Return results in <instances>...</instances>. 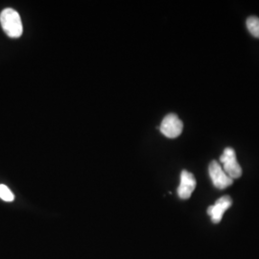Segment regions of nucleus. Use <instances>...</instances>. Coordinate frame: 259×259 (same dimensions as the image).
Returning a JSON list of instances; mask_svg holds the SVG:
<instances>
[{"label":"nucleus","instance_id":"nucleus-1","mask_svg":"<svg viewBox=\"0 0 259 259\" xmlns=\"http://www.w3.org/2000/svg\"><path fill=\"white\" fill-rule=\"evenodd\" d=\"M0 23L4 32L10 37H19L22 35L23 26L19 13L14 9L3 10L0 14Z\"/></svg>","mask_w":259,"mask_h":259},{"label":"nucleus","instance_id":"nucleus-2","mask_svg":"<svg viewBox=\"0 0 259 259\" xmlns=\"http://www.w3.org/2000/svg\"><path fill=\"white\" fill-rule=\"evenodd\" d=\"M220 161L224 164L223 170L232 180L239 179L242 176V168L236 159V154L233 149L231 147L225 149L220 157Z\"/></svg>","mask_w":259,"mask_h":259},{"label":"nucleus","instance_id":"nucleus-3","mask_svg":"<svg viewBox=\"0 0 259 259\" xmlns=\"http://www.w3.org/2000/svg\"><path fill=\"white\" fill-rule=\"evenodd\" d=\"M160 132L168 139H176L184 130V123L175 113L166 115L160 124Z\"/></svg>","mask_w":259,"mask_h":259},{"label":"nucleus","instance_id":"nucleus-4","mask_svg":"<svg viewBox=\"0 0 259 259\" xmlns=\"http://www.w3.org/2000/svg\"><path fill=\"white\" fill-rule=\"evenodd\" d=\"M209 176L212 181V184L218 189H225L231 186L233 183L232 178L228 176L223 170L220 163L216 160H212L208 166Z\"/></svg>","mask_w":259,"mask_h":259},{"label":"nucleus","instance_id":"nucleus-5","mask_svg":"<svg viewBox=\"0 0 259 259\" xmlns=\"http://www.w3.org/2000/svg\"><path fill=\"white\" fill-rule=\"evenodd\" d=\"M232 204V198L230 196H223L216 201L215 204L208 206L207 214L211 217V221L214 224L222 221L223 215Z\"/></svg>","mask_w":259,"mask_h":259},{"label":"nucleus","instance_id":"nucleus-6","mask_svg":"<svg viewBox=\"0 0 259 259\" xmlns=\"http://www.w3.org/2000/svg\"><path fill=\"white\" fill-rule=\"evenodd\" d=\"M196 179L192 173L183 170L181 173V183L178 187V195L181 199L186 200L191 197L196 188Z\"/></svg>","mask_w":259,"mask_h":259},{"label":"nucleus","instance_id":"nucleus-7","mask_svg":"<svg viewBox=\"0 0 259 259\" xmlns=\"http://www.w3.org/2000/svg\"><path fill=\"white\" fill-rule=\"evenodd\" d=\"M247 28L251 36L259 38V18L257 17H250L247 19Z\"/></svg>","mask_w":259,"mask_h":259},{"label":"nucleus","instance_id":"nucleus-8","mask_svg":"<svg viewBox=\"0 0 259 259\" xmlns=\"http://www.w3.org/2000/svg\"><path fill=\"white\" fill-rule=\"evenodd\" d=\"M0 199H2L5 202H13L14 201L15 196L7 185H0Z\"/></svg>","mask_w":259,"mask_h":259}]
</instances>
